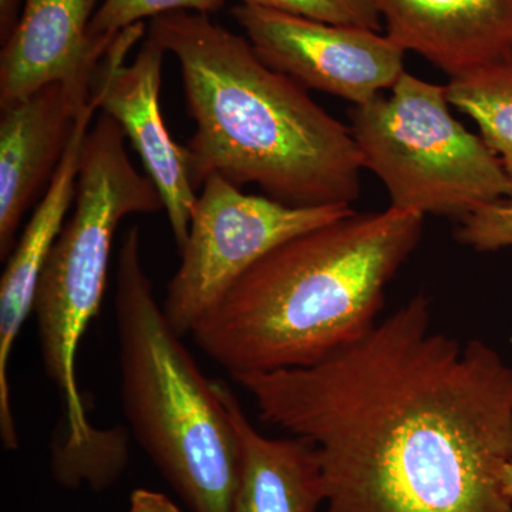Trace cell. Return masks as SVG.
<instances>
[{"label":"cell","instance_id":"cell-12","mask_svg":"<svg viewBox=\"0 0 512 512\" xmlns=\"http://www.w3.org/2000/svg\"><path fill=\"white\" fill-rule=\"evenodd\" d=\"M99 110L93 96L79 114L66 153L25 231L18 238L0 279V437L6 450H18L19 434L10 396L9 362L23 323L35 306L36 289L50 251L76 201L84 138Z\"/></svg>","mask_w":512,"mask_h":512},{"label":"cell","instance_id":"cell-16","mask_svg":"<svg viewBox=\"0 0 512 512\" xmlns=\"http://www.w3.org/2000/svg\"><path fill=\"white\" fill-rule=\"evenodd\" d=\"M225 0H103L90 22L89 36L110 45L121 30L173 12H220Z\"/></svg>","mask_w":512,"mask_h":512},{"label":"cell","instance_id":"cell-14","mask_svg":"<svg viewBox=\"0 0 512 512\" xmlns=\"http://www.w3.org/2000/svg\"><path fill=\"white\" fill-rule=\"evenodd\" d=\"M218 386L242 448L234 512H319L325 497L312 444L259 433L234 393L224 383Z\"/></svg>","mask_w":512,"mask_h":512},{"label":"cell","instance_id":"cell-21","mask_svg":"<svg viewBox=\"0 0 512 512\" xmlns=\"http://www.w3.org/2000/svg\"><path fill=\"white\" fill-rule=\"evenodd\" d=\"M500 481L504 494L512 500V461H508L501 468Z\"/></svg>","mask_w":512,"mask_h":512},{"label":"cell","instance_id":"cell-9","mask_svg":"<svg viewBox=\"0 0 512 512\" xmlns=\"http://www.w3.org/2000/svg\"><path fill=\"white\" fill-rule=\"evenodd\" d=\"M146 35L141 22L121 30L103 56L93 80V94L101 113L123 128L143 160L148 177L163 197L171 232L181 254L190 232L198 195L188 170L184 146L175 143L160 109L165 50L146 39L136 59L126 64L128 53Z\"/></svg>","mask_w":512,"mask_h":512},{"label":"cell","instance_id":"cell-11","mask_svg":"<svg viewBox=\"0 0 512 512\" xmlns=\"http://www.w3.org/2000/svg\"><path fill=\"white\" fill-rule=\"evenodd\" d=\"M100 0H26L15 35L0 53V107L60 82L92 97L111 45L89 36Z\"/></svg>","mask_w":512,"mask_h":512},{"label":"cell","instance_id":"cell-22","mask_svg":"<svg viewBox=\"0 0 512 512\" xmlns=\"http://www.w3.org/2000/svg\"><path fill=\"white\" fill-rule=\"evenodd\" d=\"M511 343H512V339H511Z\"/></svg>","mask_w":512,"mask_h":512},{"label":"cell","instance_id":"cell-18","mask_svg":"<svg viewBox=\"0 0 512 512\" xmlns=\"http://www.w3.org/2000/svg\"><path fill=\"white\" fill-rule=\"evenodd\" d=\"M456 238L480 252L512 247V194L463 218Z\"/></svg>","mask_w":512,"mask_h":512},{"label":"cell","instance_id":"cell-7","mask_svg":"<svg viewBox=\"0 0 512 512\" xmlns=\"http://www.w3.org/2000/svg\"><path fill=\"white\" fill-rule=\"evenodd\" d=\"M350 205L292 207L245 194L220 175L202 184L191 215L181 265L168 282L163 311L188 335L266 254L296 235L353 214Z\"/></svg>","mask_w":512,"mask_h":512},{"label":"cell","instance_id":"cell-8","mask_svg":"<svg viewBox=\"0 0 512 512\" xmlns=\"http://www.w3.org/2000/svg\"><path fill=\"white\" fill-rule=\"evenodd\" d=\"M231 15L269 67L306 89L355 106L392 89L406 72V52L376 30L330 25L244 3L234 6Z\"/></svg>","mask_w":512,"mask_h":512},{"label":"cell","instance_id":"cell-6","mask_svg":"<svg viewBox=\"0 0 512 512\" xmlns=\"http://www.w3.org/2000/svg\"><path fill=\"white\" fill-rule=\"evenodd\" d=\"M390 96L350 109L363 168L396 210L460 220L512 194V177L483 137L453 116L447 86L404 72Z\"/></svg>","mask_w":512,"mask_h":512},{"label":"cell","instance_id":"cell-15","mask_svg":"<svg viewBox=\"0 0 512 512\" xmlns=\"http://www.w3.org/2000/svg\"><path fill=\"white\" fill-rule=\"evenodd\" d=\"M451 106L476 121L481 137L512 177V52L451 77Z\"/></svg>","mask_w":512,"mask_h":512},{"label":"cell","instance_id":"cell-17","mask_svg":"<svg viewBox=\"0 0 512 512\" xmlns=\"http://www.w3.org/2000/svg\"><path fill=\"white\" fill-rule=\"evenodd\" d=\"M241 3L330 25L353 26L376 32L382 30L383 20L375 0H241Z\"/></svg>","mask_w":512,"mask_h":512},{"label":"cell","instance_id":"cell-10","mask_svg":"<svg viewBox=\"0 0 512 512\" xmlns=\"http://www.w3.org/2000/svg\"><path fill=\"white\" fill-rule=\"evenodd\" d=\"M92 97L47 84L0 107V258L8 261L26 212L45 194Z\"/></svg>","mask_w":512,"mask_h":512},{"label":"cell","instance_id":"cell-5","mask_svg":"<svg viewBox=\"0 0 512 512\" xmlns=\"http://www.w3.org/2000/svg\"><path fill=\"white\" fill-rule=\"evenodd\" d=\"M126 134L100 113L84 138L76 201L37 284L35 306L40 356L63 403L64 433L53 448L62 453L99 443L77 382L76 359L84 333L100 311L114 235L128 215L164 210L148 175L131 163Z\"/></svg>","mask_w":512,"mask_h":512},{"label":"cell","instance_id":"cell-4","mask_svg":"<svg viewBox=\"0 0 512 512\" xmlns=\"http://www.w3.org/2000/svg\"><path fill=\"white\" fill-rule=\"evenodd\" d=\"M120 396L131 433L192 512H234L242 448L218 383L205 377L158 303L128 229L116 269Z\"/></svg>","mask_w":512,"mask_h":512},{"label":"cell","instance_id":"cell-2","mask_svg":"<svg viewBox=\"0 0 512 512\" xmlns=\"http://www.w3.org/2000/svg\"><path fill=\"white\" fill-rule=\"evenodd\" d=\"M147 37L180 63L195 121L184 146L195 187L220 175L292 207L359 198L363 163L350 127L269 67L248 39L197 12L151 19Z\"/></svg>","mask_w":512,"mask_h":512},{"label":"cell","instance_id":"cell-1","mask_svg":"<svg viewBox=\"0 0 512 512\" xmlns=\"http://www.w3.org/2000/svg\"><path fill=\"white\" fill-rule=\"evenodd\" d=\"M431 319L419 293L311 366L234 376L264 423L315 448L323 512H512V367Z\"/></svg>","mask_w":512,"mask_h":512},{"label":"cell","instance_id":"cell-20","mask_svg":"<svg viewBox=\"0 0 512 512\" xmlns=\"http://www.w3.org/2000/svg\"><path fill=\"white\" fill-rule=\"evenodd\" d=\"M26 0H0V45L6 43L15 35Z\"/></svg>","mask_w":512,"mask_h":512},{"label":"cell","instance_id":"cell-19","mask_svg":"<svg viewBox=\"0 0 512 512\" xmlns=\"http://www.w3.org/2000/svg\"><path fill=\"white\" fill-rule=\"evenodd\" d=\"M128 512H183L167 495L138 488L130 497Z\"/></svg>","mask_w":512,"mask_h":512},{"label":"cell","instance_id":"cell-3","mask_svg":"<svg viewBox=\"0 0 512 512\" xmlns=\"http://www.w3.org/2000/svg\"><path fill=\"white\" fill-rule=\"evenodd\" d=\"M424 215L389 207L296 235L229 289L191 336L232 377L311 366L376 325Z\"/></svg>","mask_w":512,"mask_h":512},{"label":"cell","instance_id":"cell-13","mask_svg":"<svg viewBox=\"0 0 512 512\" xmlns=\"http://www.w3.org/2000/svg\"><path fill=\"white\" fill-rule=\"evenodd\" d=\"M386 35L456 77L512 52V0H375Z\"/></svg>","mask_w":512,"mask_h":512}]
</instances>
